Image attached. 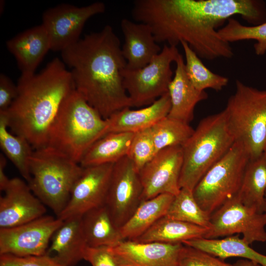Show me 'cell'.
<instances>
[{
	"label": "cell",
	"instance_id": "1",
	"mask_svg": "<svg viewBox=\"0 0 266 266\" xmlns=\"http://www.w3.org/2000/svg\"><path fill=\"white\" fill-rule=\"evenodd\" d=\"M133 19L148 25L157 43H188L200 58H232L230 43L218 28L234 15L251 26L266 21V1L262 0H136Z\"/></svg>",
	"mask_w": 266,
	"mask_h": 266
},
{
	"label": "cell",
	"instance_id": "2",
	"mask_svg": "<svg viewBox=\"0 0 266 266\" xmlns=\"http://www.w3.org/2000/svg\"><path fill=\"white\" fill-rule=\"evenodd\" d=\"M75 90L104 119L126 107H133L123 84L127 62L113 28L86 34L61 52Z\"/></svg>",
	"mask_w": 266,
	"mask_h": 266
},
{
	"label": "cell",
	"instance_id": "3",
	"mask_svg": "<svg viewBox=\"0 0 266 266\" xmlns=\"http://www.w3.org/2000/svg\"><path fill=\"white\" fill-rule=\"evenodd\" d=\"M17 85L16 98L7 110L0 112L14 134L25 138L34 150L44 147L60 107L75 90L71 73L55 58L40 72L21 75Z\"/></svg>",
	"mask_w": 266,
	"mask_h": 266
},
{
	"label": "cell",
	"instance_id": "4",
	"mask_svg": "<svg viewBox=\"0 0 266 266\" xmlns=\"http://www.w3.org/2000/svg\"><path fill=\"white\" fill-rule=\"evenodd\" d=\"M108 125L107 120L74 90L60 107L46 146L79 164L89 148L107 133Z\"/></svg>",
	"mask_w": 266,
	"mask_h": 266
},
{
	"label": "cell",
	"instance_id": "5",
	"mask_svg": "<svg viewBox=\"0 0 266 266\" xmlns=\"http://www.w3.org/2000/svg\"><path fill=\"white\" fill-rule=\"evenodd\" d=\"M235 142L225 109L202 119L182 146L180 188L193 191L206 172L228 152Z\"/></svg>",
	"mask_w": 266,
	"mask_h": 266
},
{
	"label": "cell",
	"instance_id": "6",
	"mask_svg": "<svg viewBox=\"0 0 266 266\" xmlns=\"http://www.w3.org/2000/svg\"><path fill=\"white\" fill-rule=\"evenodd\" d=\"M29 161L30 189L58 216L66 207L83 167L48 146L34 150Z\"/></svg>",
	"mask_w": 266,
	"mask_h": 266
},
{
	"label": "cell",
	"instance_id": "7",
	"mask_svg": "<svg viewBox=\"0 0 266 266\" xmlns=\"http://www.w3.org/2000/svg\"><path fill=\"white\" fill-rule=\"evenodd\" d=\"M235 141L241 143L250 160L264 154L266 144V89L235 81V91L225 108Z\"/></svg>",
	"mask_w": 266,
	"mask_h": 266
},
{
	"label": "cell",
	"instance_id": "8",
	"mask_svg": "<svg viewBox=\"0 0 266 266\" xmlns=\"http://www.w3.org/2000/svg\"><path fill=\"white\" fill-rule=\"evenodd\" d=\"M250 160L242 144L235 141L228 152L203 176L193 193L200 207L211 215L238 195Z\"/></svg>",
	"mask_w": 266,
	"mask_h": 266
},
{
	"label": "cell",
	"instance_id": "9",
	"mask_svg": "<svg viewBox=\"0 0 266 266\" xmlns=\"http://www.w3.org/2000/svg\"><path fill=\"white\" fill-rule=\"evenodd\" d=\"M180 54L177 46L165 44L146 66L124 69L123 84L133 107L148 106L168 92L173 78L171 64Z\"/></svg>",
	"mask_w": 266,
	"mask_h": 266
},
{
	"label": "cell",
	"instance_id": "10",
	"mask_svg": "<svg viewBox=\"0 0 266 266\" xmlns=\"http://www.w3.org/2000/svg\"><path fill=\"white\" fill-rule=\"evenodd\" d=\"M211 228L205 238L241 233L249 245L266 242V212L259 213L243 204L238 195L225 202L210 216Z\"/></svg>",
	"mask_w": 266,
	"mask_h": 266
},
{
	"label": "cell",
	"instance_id": "11",
	"mask_svg": "<svg viewBox=\"0 0 266 266\" xmlns=\"http://www.w3.org/2000/svg\"><path fill=\"white\" fill-rule=\"evenodd\" d=\"M105 11L101 1L81 7L62 3L45 10L41 24L48 34L51 50L61 52L76 43L86 22Z\"/></svg>",
	"mask_w": 266,
	"mask_h": 266
},
{
	"label": "cell",
	"instance_id": "12",
	"mask_svg": "<svg viewBox=\"0 0 266 266\" xmlns=\"http://www.w3.org/2000/svg\"><path fill=\"white\" fill-rule=\"evenodd\" d=\"M63 222L57 217L44 215L20 225L0 228V255L46 254L52 235Z\"/></svg>",
	"mask_w": 266,
	"mask_h": 266
},
{
	"label": "cell",
	"instance_id": "13",
	"mask_svg": "<svg viewBox=\"0 0 266 266\" xmlns=\"http://www.w3.org/2000/svg\"><path fill=\"white\" fill-rule=\"evenodd\" d=\"M142 193L139 173L132 160L126 156L114 163L105 205L118 228L140 204Z\"/></svg>",
	"mask_w": 266,
	"mask_h": 266
},
{
	"label": "cell",
	"instance_id": "14",
	"mask_svg": "<svg viewBox=\"0 0 266 266\" xmlns=\"http://www.w3.org/2000/svg\"><path fill=\"white\" fill-rule=\"evenodd\" d=\"M183 165L181 146H171L158 152L139 171L143 187L142 200L161 194L177 195Z\"/></svg>",
	"mask_w": 266,
	"mask_h": 266
},
{
	"label": "cell",
	"instance_id": "15",
	"mask_svg": "<svg viewBox=\"0 0 266 266\" xmlns=\"http://www.w3.org/2000/svg\"><path fill=\"white\" fill-rule=\"evenodd\" d=\"M114 164L83 167L74 184L69 201L57 217L64 221L81 216L87 211L105 204Z\"/></svg>",
	"mask_w": 266,
	"mask_h": 266
},
{
	"label": "cell",
	"instance_id": "16",
	"mask_svg": "<svg viewBox=\"0 0 266 266\" xmlns=\"http://www.w3.org/2000/svg\"><path fill=\"white\" fill-rule=\"evenodd\" d=\"M3 192L0 197V228L20 225L46 213L45 205L21 179H10Z\"/></svg>",
	"mask_w": 266,
	"mask_h": 266
},
{
	"label": "cell",
	"instance_id": "17",
	"mask_svg": "<svg viewBox=\"0 0 266 266\" xmlns=\"http://www.w3.org/2000/svg\"><path fill=\"white\" fill-rule=\"evenodd\" d=\"M182 243H139L123 240L109 247L119 265L130 266H180Z\"/></svg>",
	"mask_w": 266,
	"mask_h": 266
},
{
	"label": "cell",
	"instance_id": "18",
	"mask_svg": "<svg viewBox=\"0 0 266 266\" xmlns=\"http://www.w3.org/2000/svg\"><path fill=\"white\" fill-rule=\"evenodd\" d=\"M6 46L16 59L21 75L25 76L35 73L37 67L51 50L49 37L42 24L7 40Z\"/></svg>",
	"mask_w": 266,
	"mask_h": 266
},
{
	"label": "cell",
	"instance_id": "19",
	"mask_svg": "<svg viewBox=\"0 0 266 266\" xmlns=\"http://www.w3.org/2000/svg\"><path fill=\"white\" fill-rule=\"evenodd\" d=\"M120 27L124 38L122 52L127 62V68L133 70L142 68L161 52L147 24L124 18Z\"/></svg>",
	"mask_w": 266,
	"mask_h": 266
},
{
	"label": "cell",
	"instance_id": "20",
	"mask_svg": "<svg viewBox=\"0 0 266 266\" xmlns=\"http://www.w3.org/2000/svg\"><path fill=\"white\" fill-rule=\"evenodd\" d=\"M81 217H72L64 220L51 239L46 254L63 266H75L84 259L88 246Z\"/></svg>",
	"mask_w": 266,
	"mask_h": 266
},
{
	"label": "cell",
	"instance_id": "21",
	"mask_svg": "<svg viewBox=\"0 0 266 266\" xmlns=\"http://www.w3.org/2000/svg\"><path fill=\"white\" fill-rule=\"evenodd\" d=\"M175 62L174 75L168 88L171 105L167 116L189 124L193 119L196 105L206 100L208 95L205 91L196 89L190 82L182 55L180 54Z\"/></svg>",
	"mask_w": 266,
	"mask_h": 266
},
{
	"label": "cell",
	"instance_id": "22",
	"mask_svg": "<svg viewBox=\"0 0 266 266\" xmlns=\"http://www.w3.org/2000/svg\"><path fill=\"white\" fill-rule=\"evenodd\" d=\"M168 92L152 104L138 109L124 108L112 115L108 121L107 133L111 132L135 133L151 128L166 117L170 108Z\"/></svg>",
	"mask_w": 266,
	"mask_h": 266
},
{
	"label": "cell",
	"instance_id": "23",
	"mask_svg": "<svg viewBox=\"0 0 266 266\" xmlns=\"http://www.w3.org/2000/svg\"><path fill=\"white\" fill-rule=\"evenodd\" d=\"M81 218L88 246L113 247L124 240L105 204L87 211Z\"/></svg>",
	"mask_w": 266,
	"mask_h": 266
},
{
	"label": "cell",
	"instance_id": "24",
	"mask_svg": "<svg viewBox=\"0 0 266 266\" xmlns=\"http://www.w3.org/2000/svg\"><path fill=\"white\" fill-rule=\"evenodd\" d=\"M209 229L164 216L136 238L137 242L182 243L184 241L205 238Z\"/></svg>",
	"mask_w": 266,
	"mask_h": 266
},
{
	"label": "cell",
	"instance_id": "25",
	"mask_svg": "<svg viewBox=\"0 0 266 266\" xmlns=\"http://www.w3.org/2000/svg\"><path fill=\"white\" fill-rule=\"evenodd\" d=\"M183 244L194 247L222 260L230 257H240L266 266V255L254 250L238 234L223 239L199 238L184 241Z\"/></svg>",
	"mask_w": 266,
	"mask_h": 266
},
{
	"label": "cell",
	"instance_id": "26",
	"mask_svg": "<svg viewBox=\"0 0 266 266\" xmlns=\"http://www.w3.org/2000/svg\"><path fill=\"white\" fill-rule=\"evenodd\" d=\"M134 133L111 132L95 142L79 164L83 167L114 164L128 156Z\"/></svg>",
	"mask_w": 266,
	"mask_h": 266
},
{
	"label": "cell",
	"instance_id": "27",
	"mask_svg": "<svg viewBox=\"0 0 266 266\" xmlns=\"http://www.w3.org/2000/svg\"><path fill=\"white\" fill-rule=\"evenodd\" d=\"M174 197L161 194L142 201L130 218L120 228L124 240L136 238L165 216Z\"/></svg>",
	"mask_w": 266,
	"mask_h": 266
},
{
	"label": "cell",
	"instance_id": "28",
	"mask_svg": "<svg viewBox=\"0 0 266 266\" xmlns=\"http://www.w3.org/2000/svg\"><path fill=\"white\" fill-rule=\"evenodd\" d=\"M266 158L250 160L246 167L238 197L245 205L259 213L266 212Z\"/></svg>",
	"mask_w": 266,
	"mask_h": 266
},
{
	"label": "cell",
	"instance_id": "29",
	"mask_svg": "<svg viewBox=\"0 0 266 266\" xmlns=\"http://www.w3.org/2000/svg\"><path fill=\"white\" fill-rule=\"evenodd\" d=\"M8 128L5 115L0 112V148L28 183L31 179L29 160L34 149L25 138L13 134Z\"/></svg>",
	"mask_w": 266,
	"mask_h": 266
},
{
	"label": "cell",
	"instance_id": "30",
	"mask_svg": "<svg viewBox=\"0 0 266 266\" xmlns=\"http://www.w3.org/2000/svg\"><path fill=\"white\" fill-rule=\"evenodd\" d=\"M185 54L186 74L194 87L200 91L207 89L221 91L229 83L227 77L212 72L185 41L180 42Z\"/></svg>",
	"mask_w": 266,
	"mask_h": 266
},
{
	"label": "cell",
	"instance_id": "31",
	"mask_svg": "<svg viewBox=\"0 0 266 266\" xmlns=\"http://www.w3.org/2000/svg\"><path fill=\"white\" fill-rule=\"evenodd\" d=\"M165 216L199 226L210 229V215L199 205L193 191L181 188L173 198Z\"/></svg>",
	"mask_w": 266,
	"mask_h": 266
},
{
	"label": "cell",
	"instance_id": "32",
	"mask_svg": "<svg viewBox=\"0 0 266 266\" xmlns=\"http://www.w3.org/2000/svg\"><path fill=\"white\" fill-rule=\"evenodd\" d=\"M156 153L171 146H182L194 132L188 123L170 118H163L151 128Z\"/></svg>",
	"mask_w": 266,
	"mask_h": 266
},
{
	"label": "cell",
	"instance_id": "33",
	"mask_svg": "<svg viewBox=\"0 0 266 266\" xmlns=\"http://www.w3.org/2000/svg\"><path fill=\"white\" fill-rule=\"evenodd\" d=\"M218 33L224 41L230 43L245 40H254L255 53L262 56L266 53V21L256 26H245L232 17L227 24L218 29Z\"/></svg>",
	"mask_w": 266,
	"mask_h": 266
},
{
	"label": "cell",
	"instance_id": "34",
	"mask_svg": "<svg viewBox=\"0 0 266 266\" xmlns=\"http://www.w3.org/2000/svg\"><path fill=\"white\" fill-rule=\"evenodd\" d=\"M156 154L151 128L134 133L128 157L138 172Z\"/></svg>",
	"mask_w": 266,
	"mask_h": 266
},
{
	"label": "cell",
	"instance_id": "35",
	"mask_svg": "<svg viewBox=\"0 0 266 266\" xmlns=\"http://www.w3.org/2000/svg\"><path fill=\"white\" fill-rule=\"evenodd\" d=\"M180 266H233L223 260L201 250L183 244Z\"/></svg>",
	"mask_w": 266,
	"mask_h": 266
},
{
	"label": "cell",
	"instance_id": "36",
	"mask_svg": "<svg viewBox=\"0 0 266 266\" xmlns=\"http://www.w3.org/2000/svg\"><path fill=\"white\" fill-rule=\"evenodd\" d=\"M0 266H63L51 256L17 257L10 255H0Z\"/></svg>",
	"mask_w": 266,
	"mask_h": 266
},
{
	"label": "cell",
	"instance_id": "37",
	"mask_svg": "<svg viewBox=\"0 0 266 266\" xmlns=\"http://www.w3.org/2000/svg\"><path fill=\"white\" fill-rule=\"evenodd\" d=\"M83 260L90 263L92 266H120L108 247L87 246Z\"/></svg>",
	"mask_w": 266,
	"mask_h": 266
},
{
	"label": "cell",
	"instance_id": "38",
	"mask_svg": "<svg viewBox=\"0 0 266 266\" xmlns=\"http://www.w3.org/2000/svg\"><path fill=\"white\" fill-rule=\"evenodd\" d=\"M18 94L17 85L4 73L0 74V111L8 109Z\"/></svg>",
	"mask_w": 266,
	"mask_h": 266
},
{
	"label": "cell",
	"instance_id": "39",
	"mask_svg": "<svg viewBox=\"0 0 266 266\" xmlns=\"http://www.w3.org/2000/svg\"><path fill=\"white\" fill-rule=\"evenodd\" d=\"M6 162L5 156L1 153L0 154V190L1 191H4L10 180L5 173L4 170Z\"/></svg>",
	"mask_w": 266,
	"mask_h": 266
},
{
	"label": "cell",
	"instance_id": "40",
	"mask_svg": "<svg viewBox=\"0 0 266 266\" xmlns=\"http://www.w3.org/2000/svg\"><path fill=\"white\" fill-rule=\"evenodd\" d=\"M233 266H262L260 264L253 262L251 260H249L245 259H241L234 264H233Z\"/></svg>",
	"mask_w": 266,
	"mask_h": 266
},
{
	"label": "cell",
	"instance_id": "41",
	"mask_svg": "<svg viewBox=\"0 0 266 266\" xmlns=\"http://www.w3.org/2000/svg\"><path fill=\"white\" fill-rule=\"evenodd\" d=\"M263 154L265 156V157L266 158V147H265V149Z\"/></svg>",
	"mask_w": 266,
	"mask_h": 266
},
{
	"label": "cell",
	"instance_id": "42",
	"mask_svg": "<svg viewBox=\"0 0 266 266\" xmlns=\"http://www.w3.org/2000/svg\"><path fill=\"white\" fill-rule=\"evenodd\" d=\"M120 266H130L126 265H123V264H120Z\"/></svg>",
	"mask_w": 266,
	"mask_h": 266
},
{
	"label": "cell",
	"instance_id": "43",
	"mask_svg": "<svg viewBox=\"0 0 266 266\" xmlns=\"http://www.w3.org/2000/svg\"><path fill=\"white\" fill-rule=\"evenodd\" d=\"M265 199H266V196H265Z\"/></svg>",
	"mask_w": 266,
	"mask_h": 266
}]
</instances>
